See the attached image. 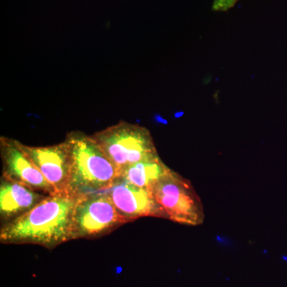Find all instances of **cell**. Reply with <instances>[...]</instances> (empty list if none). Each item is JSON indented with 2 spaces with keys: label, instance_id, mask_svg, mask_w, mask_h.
<instances>
[{
  "label": "cell",
  "instance_id": "6da1fadb",
  "mask_svg": "<svg viewBox=\"0 0 287 287\" xmlns=\"http://www.w3.org/2000/svg\"><path fill=\"white\" fill-rule=\"evenodd\" d=\"M78 197L69 192L48 195L26 214L2 224L0 241L51 250L73 240V214Z\"/></svg>",
  "mask_w": 287,
  "mask_h": 287
},
{
  "label": "cell",
  "instance_id": "7a4b0ae2",
  "mask_svg": "<svg viewBox=\"0 0 287 287\" xmlns=\"http://www.w3.org/2000/svg\"><path fill=\"white\" fill-rule=\"evenodd\" d=\"M65 141L71 159L69 193L82 196L105 191L119 179L118 170L92 136L76 131Z\"/></svg>",
  "mask_w": 287,
  "mask_h": 287
},
{
  "label": "cell",
  "instance_id": "3957f363",
  "mask_svg": "<svg viewBox=\"0 0 287 287\" xmlns=\"http://www.w3.org/2000/svg\"><path fill=\"white\" fill-rule=\"evenodd\" d=\"M91 136L120 175L135 163L159 156L151 132L138 124L121 121Z\"/></svg>",
  "mask_w": 287,
  "mask_h": 287
},
{
  "label": "cell",
  "instance_id": "277c9868",
  "mask_svg": "<svg viewBox=\"0 0 287 287\" xmlns=\"http://www.w3.org/2000/svg\"><path fill=\"white\" fill-rule=\"evenodd\" d=\"M165 219L180 224L198 226L205 218L200 197L188 180L170 169L151 188Z\"/></svg>",
  "mask_w": 287,
  "mask_h": 287
},
{
  "label": "cell",
  "instance_id": "5b68a950",
  "mask_svg": "<svg viewBox=\"0 0 287 287\" xmlns=\"http://www.w3.org/2000/svg\"><path fill=\"white\" fill-rule=\"evenodd\" d=\"M125 223L105 191L79 196L73 214V239L101 237Z\"/></svg>",
  "mask_w": 287,
  "mask_h": 287
},
{
  "label": "cell",
  "instance_id": "8992f818",
  "mask_svg": "<svg viewBox=\"0 0 287 287\" xmlns=\"http://www.w3.org/2000/svg\"><path fill=\"white\" fill-rule=\"evenodd\" d=\"M0 156L2 163V177L46 195L57 193L54 187L24 152L19 141L1 136Z\"/></svg>",
  "mask_w": 287,
  "mask_h": 287
},
{
  "label": "cell",
  "instance_id": "52a82bcc",
  "mask_svg": "<svg viewBox=\"0 0 287 287\" xmlns=\"http://www.w3.org/2000/svg\"><path fill=\"white\" fill-rule=\"evenodd\" d=\"M126 223L142 217L165 219L150 189L143 188L119 178L105 191Z\"/></svg>",
  "mask_w": 287,
  "mask_h": 287
},
{
  "label": "cell",
  "instance_id": "ba28073f",
  "mask_svg": "<svg viewBox=\"0 0 287 287\" xmlns=\"http://www.w3.org/2000/svg\"><path fill=\"white\" fill-rule=\"evenodd\" d=\"M20 145L56 192H69L71 159L66 141L43 147Z\"/></svg>",
  "mask_w": 287,
  "mask_h": 287
},
{
  "label": "cell",
  "instance_id": "9c48e42d",
  "mask_svg": "<svg viewBox=\"0 0 287 287\" xmlns=\"http://www.w3.org/2000/svg\"><path fill=\"white\" fill-rule=\"evenodd\" d=\"M47 195L2 176L0 180V216L2 224L26 214Z\"/></svg>",
  "mask_w": 287,
  "mask_h": 287
},
{
  "label": "cell",
  "instance_id": "30bf717a",
  "mask_svg": "<svg viewBox=\"0 0 287 287\" xmlns=\"http://www.w3.org/2000/svg\"><path fill=\"white\" fill-rule=\"evenodd\" d=\"M171 168L167 167L159 156L135 163L121 173L119 178L143 188L150 189Z\"/></svg>",
  "mask_w": 287,
  "mask_h": 287
},
{
  "label": "cell",
  "instance_id": "8fae6325",
  "mask_svg": "<svg viewBox=\"0 0 287 287\" xmlns=\"http://www.w3.org/2000/svg\"><path fill=\"white\" fill-rule=\"evenodd\" d=\"M239 0H215L212 9L215 11H226L235 6Z\"/></svg>",
  "mask_w": 287,
  "mask_h": 287
},
{
  "label": "cell",
  "instance_id": "7c38bea8",
  "mask_svg": "<svg viewBox=\"0 0 287 287\" xmlns=\"http://www.w3.org/2000/svg\"><path fill=\"white\" fill-rule=\"evenodd\" d=\"M154 118H155L156 121L158 122V123H161V124H167V123H168L166 120L163 119V118H162L159 115H158V114L157 115H156Z\"/></svg>",
  "mask_w": 287,
  "mask_h": 287
},
{
  "label": "cell",
  "instance_id": "4fadbf2b",
  "mask_svg": "<svg viewBox=\"0 0 287 287\" xmlns=\"http://www.w3.org/2000/svg\"><path fill=\"white\" fill-rule=\"evenodd\" d=\"M183 115H184V113H183V112L176 113H175V117H182Z\"/></svg>",
  "mask_w": 287,
  "mask_h": 287
}]
</instances>
